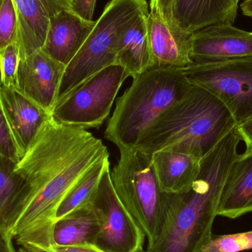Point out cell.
<instances>
[{
	"mask_svg": "<svg viewBox=\"0 0 252 252\" xmlns=\"http://www.w3.org/2000/svg\"><path fill=\"white\" fill-rule=\"evenodd\" d=\"M109 155L101 139L50 118L17 162L29 194L10 236L17 242L48 241L56 210L81 176Z\"/></svg>",
	"mask_w": 252,
	"mask_h": 252,
	"instance_id": "cell-1",
	"label": "cell"
},
{
	"mask_svg": "<svg viewBox=\"0 0 252 252\" xmlns=\"http://www.w3.org/2000/svg\"><path fill=\"white\" fill-rule=\"evenodd\" d=\"M241 139L235 127L201 160L199 174L186 192L167 193L158 238L144 252H201L213 237L220 197Z\"/></svg>",
	"mask_w": 252,
	"mask_h": 252,
	"instance_id": "cell-2",
	"label": "cell"
},
{
	"mask_svg": "<svg viewBox=\"0 0 252 252\" xmlns=\"http://www.w3.org/2000/svg\"><path fill=\"white\" fill-rule=\"evenodd\" d=\"M236 123L227 108L207 90L192 84L144 131L133 150L151 155L174 151L202 158Z\"/></svg>",
	"mask_w": 252,
	"mask_h": 252,
	"instance_id": "cell-3",
	"label": "cell"
},
{
	"mask_svg": "<svg viewBox=\"0 0 252 252\" xmlns=\"http://www.w3.org/2000/svg\"><path fill=\"white\" fill-rule=\"evenodd\" d=\"M191 86L182 68L153 66L135 77L117 100L105 138L119 150H133L144 131Z\"/></svg>",
	"mask_w": 252,
	"mask_h": 252,
	"instance_id": "cell-4",
	"label": "cell"
},
{
	"mask_svg": "<svg viewBox=\"0 0 252 252\" xmlns=\"http://www.w3.org/2000/svg\"><path fill=\"white\" fill-rule=\"evenodd\" d=\"M148 10L147 0H110L106 4L87 41L66 65L57 101L93 75L116 63L121 36L132 22Z\"/></svg>",
	"mask_w": 252,
	"mask_h": 252,
	"instance_id": "cell-5",
	"label": "cell"
},
{
	"mask_svg": "<svg viewBox=\"0 0 252 252\" xmlns=\"http://www.w3.org/2000/svg\"><path fill=\"white\" fill-rule=\"evenodd\" d=\"M120 154L110 173L112 185L120 201L145 233L149 247L161 233L167 193L158 185L151 155L136 150L121 149Z\"/></svg>",
	"mask_w": 252,
	"mask_h": 252,
	"instance_id": "cell-6",
	"label": "cell"
},
{
	"mask_svg": "<svg viewBox=\"0 0 252 252\" xmlns=\"http://www.w3.org/2000/svg\"><path fill=\"white\" fill-rule=\"evenodd\" d=\"M128 77L120 65L105 68L58 100L52 109V118L62 125L84 130L100 127Z\"/></svg>",
	"mask_w": 252,
	"mask_h": 252,
	"instance_id": "cell-7",
	"label": "cell"
},
{
	"mask_svg": "<svg viewBox=\"0 0 252 252\" xmlns=\"http://www.w3.org/2000/svg\"><path fill=\"white\" fill-rule=\"evenodd\" d=\"M190 84L219 99L236 125L252 118V56L182 68Z\"/></svg>",
	"mask_w": 252,
	"mask_h": 252,
	"instance_id": "cell-8",
	"label": "cell"
},
{
	"mask_svg": "<svg viewBox=\"0 0 252 252\" xmlns=\"http://www.w3.org/2000/svg\"><path fill=\"white\" fill-rule=\"evenodd\" d=\"M110 173L109 166L91 204L100 229L95 246L106 252H144L146 236L118 198Z\"/></svg>",
	"mask_w": 252,
	"mask_h": 252,
	"instance_id": "cell-9",
	"label": "cell"
},
{
	"mask_svg": "<svg viewBox=\"0 0 252 252\" xmlns=\"http://www.w3.org/2000/svg\"><path fill=\"white\" fill-rule=\"evenodd\" d=\"M252 56V32L232 24L212 25L192 32L191 61L218 63Z\"/></svg>",
	"mask_w": 252,
	"mask_h": 252,
	"instance_id": "cell-10",
	"label": "cell"
},
{
	"mask_svg": "<svg viewBox=\"0 0 252 252\" xmlns=\"http://www.w3.org/2000/svg\"><path fill=\"white\" fill-rule=\"evenodd\" d=\"M65 69L63 63L38 50L20 60L16 90L51 114Z\"/></svg>",
	"mask_w": 252,
	"mask_h": 252,
	"instance_id": "cell-11",
	"label": "cell"
},
{
	"mask_svg": "<svg viewBox=\"0 0 252 252\" xmlns=\"http://www.w3.org/2000/svg\"><path fill=\"white\" fill-rule=\"evenodd\" d=\"M17 16L20 60L41 50L50 19L62 10H72L74 0H13Z\"/></svg>",
	"mask_w": 252,
	"mask_h": 252,
	"instance_id": "cell-12",
	"label": "cell"
},
{
	"mask_svg": "<svg viewBox=\"0 0 252 252\" xmlns=\"http://www.w3.org/2000/svg\"><path fill=\"white\" fill-rule=\"evenodd\" d=\"M148 24L154 66L184 68L192 63V33L167 23L157 7L150 8Z\"/></svg>",
	"mask_w": 252,
	"mask_h": 252,
	"instance_id": "cell-13",
	"label": "cell"
},
{
	"mask_svg": "<svg viewBox=\"0 0 252 252\" xmlns=\"http://www.w3.org/2000/svg\"><path fill=\"white\" fill-rule=\"evenodd\" d=\"M0 97L12 134L22 157L42 126L51 118V114L16 89L0 85Z\"/></svg>",
	"mask_w": 252,
	"mask_h": 252,
	"instance_id": "cell-14",
	"label": "cell"
},
{
	"mask_svg": "<svg viewBox=\"0 0 252 252\" xmlns=\"http://www.w3.org/2000/svg\"><path fill=\"white\" fill-rule=\"evenodd\" d=\"M95 24L96 21L85 20L72 10H62L50 19L41 50L66 66L81 50Z\"/></svg>",
	"mask_w": 252,
	"mask_h": 252,
	"instance_id": "cell-15",
	"label": "cell"
},
{
	"mask_svg": "<svg viewBox=\"0 0 252 252\" xmlns=\"http://www.w3.org/2000/svg\"><path fill=\"white\" fill-rule=\"evenodd\" d=\"M240 0H175V23L186 32H192L212 25H233Z\"/></svg>",
	"mask_w": 252,
	"mask_h": 252,
	"instance_id": "cell-16",
	"label": "cell"
},
{
	"mask_svg": "<svg viewBox=\"0 0 252 252\" xmlns=\"http://www.w3.org/2000/svg\"><path fill=\"white\" fill-rule=\"evenodd\" d=\"M252 213V153L239 154L232 163L220 197L218 216L237 219Z\"/></svg>",
	"mask_w": 252,
	"mask_h": 252,
	"instance_id": "cell-17",
	"label": "cell"
},
{
	"mask_svg": "<svg viewBox=\"0 0 252 252\" xmlns=\"http://www.w3.org/2000/svg\"><path fill=\"white\" fill-rule=\"evenodd\" d=\"M151 162L162 192H186L199 174L201 158L189 154L161 151L151 154Z\"/></svg>",
	"mask_w": 252,
	"mask_h": 252,
	"instance_id": "cell-18",
	"label": "cell"
},
{
	"mask_svg": "<svg viewBox=\"0 0 252 252\" xmlns=\"http://www.w3.org/2000/svg\"><path fill=\"white\" fill-rule=\"evenodd\" d=\"M149 10L141 13L127 27L118 44L116 63L135 78L153 67L148 19Z\"/></svg>",
	"mask_w": 252,
	"mask_h": 252,
	"instance_id": "cell-19",
	"label": "cell"
},
{
	"mask_svg": "<svg viewBox=\"0 0 252 252\" xmlns=\"http://www.w3.org/2000/svg\"><path fill=\"white\" fill-rule=\"evenodd\" d=\"M16 164L0 154V226L10 236L29 194L26 182L16 172Z\"/></svg>",
	"mask_w": 252,
	"mask_h": 252,
	"instance_id": "cell-20",
	"label": "cell"
},
{
	"mask_svg": "<svg viewBox=\"0 0 252 252\" xmlns=\"http://www.w3.org/2000/svg\"><path fill=\"white\" fill-rule=\"evenodd\" d=\"M99 225L91 204L56 220L50 231L48 244L62 247L94 245Z\"/></svg>",
	"mask_w": 252,
	"mask_h": 252,
	"instance_id": "cell-21",
	"label": "cell"
},
{
	"mask_svg": "<svg viewBox=\"0 0 252 252\" xmlns=\"http://www.w3.org/2000/svg\"><path fill=\"white\" fill-rule=\"evenodd\" d=\"M109 166V155H107L93 164L81 176L59 204L53 223L69 213L92 204L98 189L102 176Z\"/></svg>",
	"mask_w": 252,
	"mask_h": 252,
	"instance_id": "cell-22",
	"label": "cell"
},
{
	"mask_svg": "<svg viewBox=\"0 0 252 252\" xmlns=\"http://www.w3.org/2000/svg\"><path fill=\"white\" fill-rule=\"evenodd\" d=\"M252 250V231L213 235L201 252H241Z\"/></svg>",
	"mask_w": 252,
	"mask_h": 252,
	"instance_id": "cell-23",
	"label": "cell"
},
{
	"mask_svg": "<svg viewBox=\"0 0 252 252\" xmlns=\"http://www.w3.org/2000/svg\"><path fill=\"white\" fill-rule=\"evenodd\" d=\"M20 56L16 42L0 51V85L17 89V74Z\"/></svg>",
	"mask_w": 252,
	"mask_h": 252,
	"instance_id": "cell-24",
	"label": "cell"
},
{
	"mask_svg": "<svg viewBox=\"0 0 252 252\" xmlns=\"http://www.w3.org/2000/svg\"><path fill=\"white\" fill-rule=\"evenodd\" d=\"M17 16L13 0H0V51L17 38Z\"/></svg>",
	"mask_w": 252,
	"mask_h": 252,
	"instance_id": "cell-25",
	"label": "cell"
},
{
	"mask_svg": "<svg viewBox=\"0 0 252 252\" xmlns=\"http://www.w3.org/2000/svg\"><path fill=\"white\" fill-rule=\"evenodd\" d=\"M0 154L18 162L21 159L19 148L12 134L0 97Z\"/></svg>",
	"mask_w": 252,
	"mask_h": 252,
	"instance_id": "cell-26",
	"label": "cell"
},
{
	"mask_svg": "<svg viewBox=\"0 0 252 252\" xmlns=\"http://www.w3.org/2000/svg\"><path fill=\"white\" fill-rule=\"evenodd\" d=\"M18 252H106L94 245L71 246L62 247L52 244H19Z\"/></svg>",
	"mask_w": 252,
	"mask_h": 252,
	"instance_id": "cell-27",
	"label": "cell"
},
{
	"mask_svg": "<svg viewBox=\"0 0 252 252\" xmlns=\"http://www.w3.org/2000/svg\"><path fill=\"white\" fill-rule=\"evenodd\" d=\"M97 0H74L72 10L82 19L93 21Z\"/></svg>",
	"mask_w": 252,
	"mask_h": 252,
	"instance_id": "cell-28",
	"label": "cell"
},
{
	"mask_svg": "<svg viewBox=\"0 0 252 252\" xmlns=\"http://www.w3.org/2000/svg\"><path fill=\"white\" fill-rule=\"evenodd\" d=\"M174 2L175 0H150V8L158 7L166 22L170 25H174L176 24L173 17Z\"/></svg>",
	"mask_w": 252,
	"mask_h": 252,
	"instance_id": "cell-29",
	"label": "cell"
},
{
	"mask_svg": "<svg viewBox=\"0 0 252 252\" xmlns=\"http://www.w3.org/2000/svg\"><path fill=\"white\" fill-rule=\"evenodd\" d=\"M240 137L245 143L246 152L252 153V118L236 126Z\"/></svg>",
	"mask_w": 252,
	"mask_h": 252,
	"instance_id": "cell-30",
	"label": "cell"
},
{
	"mask_svg": "<svg viewBox=\"0 0 252 252\" xmlns=\"http://www.w3.org/2000/svg\"><path fill=\"white\" fill-rule=\"evenodd\" d=\"M12 241L13 238L0 226V252H17Z\"/></svg>",
	"mask_w": 252,
	"mask_h": 252,
	"instance_id": "cell-31",
	"label": "cell"
},
{
	"mask_svg": "<svg viewBox=\"0 0 252 252\" xmlns=\"http://www.w3.org/2000/svg\"><path fill=\"white\" fill-rule=\"evenodd\" d=\"M241 9L244 16L252 19V0H243L241 4Z\"/></svg>",
	"mask_w": 252,
	"mask_h": 252,
	"instance_id": "cell-32",
	"label": "cell"
},
{
	"mask_svg": "<svg viewBox=\"0 0 252 252\" xmlns=\"http://www.w3.org/2000/svg\"><path fill=\"white\" fill-rule=\"evenodd\" d=\"M240 1H241V0H240Z\"/></svg>",
	"mask_w": 252,
	"mask_h": 252,
	"instance_id": "cell-33",
	"label": "cell"
}]
</instances>
